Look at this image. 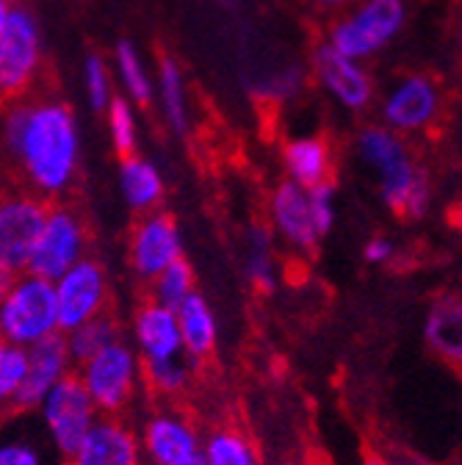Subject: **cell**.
<instances>
[{
    "label": "cell",
    "mask_w": 462,
    "mask_h": 465,
    "mask_svg": "<svg viewBox=\"0 0 462 465\" xmlns=\"http://www.w3.org/2000/svg\"><path fill=\"white\" fill-rule=\"evenodd\" d=\"M0 166L15 186L62 203L81 172V125L55 97H20L0 108Z\"/></svg>",
    "instance_id": "1"
},
{
    "label": "cell",
    "mask_w": 462,
    "mask_h": 465,
    "mask_svg": "<svg viewBox=\"0 0 462 465\" xmlns=\"http://www.w3.org/2000/svg\"><path fill=\"white\" fill-rule=\"evenodd\" d=\"M360 158L379 174L385 205L408 219H421L429 211V181L410 161L404 144L385 128H366L358 139Z\"/></svg>",
    "instance_id": "2"
},
{
    "label": "cell",
    "mask_w": 462,
    "mask_h": 465,
    "mask_svg": "<svg viewBox=\"0 0 462 465\" xmlns=\"http://www.w3.org/2000/svg\"><path fill=\"white\" fill-rule=\"evenodd\" d=\"M75 377L100 416H128L144 393L142 358L125 335L100 349L89 361L78 363Z\"/></svg>",
    "instance_id": "3"
},
{
    "label": "cell",
    "mask_w": 462,
    "mask_h": 465,
    "mask_svg": "<svg viewBox=\"0 0 462 465\" xmlns=\"http://www.w3.org/2000/svg\"><path fill=\"white\" fill-rule=\"evenodd\" d=\"M53 335H62L53 282L31 272H20L0 302V341L31 349Z\"/></svg>",
    "instance_id": "4"
},
{
    "label": "cell",
    "mask_w": 462,
    "mask_h": 465,
    "mask_svg": "<svg viewBox=\"0 0 462 465\" xmlns=\"http://www.w3.org/2000/svg\"><path fill=\"white\" fill-rule=\"evenodd\" d=\"M86 255H89V224L84 213L70 203H50L25 272L53 282Z\"/></svg>",
    "instance_id": "5"
},
{
    "label": "cell",
    "mask_w": 462,
    "mask_h": 465,
    "mask_svg": "<svg viewBox=\"0 0 462 465\" xmlns=\"http://www.w3.org/2000/svg\"><path fill=\"white\" fill-rule=\"evenodd\" d=\"M34 419L42 435L47 438L50 449L64 465V460L75 451V446L84 440V435L100 419V413L94 401L89 399V393L84 391L81 380L70 374L39 401Z\"/></svg>",
    "instance_id": "6"
},
{
    "label": "cell",
    "mask_w": 462,
    "mask_h": 465,
    "mask_svg": "<svg viewBox=\"0 0 462 465\" xmlns=\"http://www.w3.org/2000/svg\"><path fill=\"white\" fill-rule=\"evenodd\" d=\"M39 20L25 6H12L4 36H0V100L12 103L31 92L42 70Z\"/></svg>",
    "instance_id": "7"
},
{
    "label": "cell",
    "mask_w": 462,
    "mask_h": 465,
    "mask_svg": "<svg viewBox=\"0 0 462 465\" xmlns=\"http://www.w3.org/2000/svg\"><path fill=\"white\" fill-rule=\"evenodd\" d=\"M404 25V0H363L349 15L329 28L327 45L346 58H360L382 50Z\"/></svg>",
    "instance_id": "8"
},
{
    "label": "cell",
    "mask_w": 462,
    "mask_h": 465,
    "mask_svg": "<svg viewBox=\"0 0 462 465\" xmlns=\"http://www.w3.org/2000/svg\"><path fill=\"white\" fill-rule=\"evenodd\" d=\"M50 203L20 189H0V266L20 274L28 269Z\"/></svg>",
    "instance_id": "9"
},
{
    "label": "cell",
    "mask_w": 462,
    "mask_h": 465,
    "mask_svg": "<svg viewBox=\"0 0 462 465\" xmlns=\"http://www.w3.org/2000/svg\"><path fill=\"white\" fill-rule=\"evenodd\" d=\"M55 308H59L62 335L108 313L111 308V282L105 266L86 255L59 280H53Z\"/></svg>",
    "instance_id": "10"
},
{
    "label": "cell",
    "mask_w": 462,
    "mask_h": 465,
    "mask_svg": "<svg viewBox=\"0 0 462 465\" xmlns=\"http://www.w3.org/2000/svg\"><path fill=\"white\" fill-rule=\"evenodd\" d=\"M136 430L144 465H189L200 460L202 432L181 407H155Z\"/></svg>",
    "instance_id": "11"
},
{
    "label": "cell",
    "mask_w": 462,
    "mask_h": 465,
    "mask_svg": "<svg viewBox=\"0 0 462 465\" xmlns=\"http://www.w3.org/2000/svg\"><path fill=\"white\" fill-rule=\"evenodd\" d=\"M183 258V232L178 219L166 211L139 216L128 232V266L142 282H152L166 266Z\"/></svg>",
    "instance_id": "12"
},
{
    "label": "cell",
    "mask_w": 462,
    "mask_h": 465,
    "mask_svg": "<svg viewBox=\"0 0 462 465\" xmlns=\"http://www.w3.org/2000/svg\"><path fill=\"white\" fill-rule=\"evenodd\" d=\"M64 465H144L136 424L128 416H100Z\"/></svg>",
    "instance_id": "13"
},
{
    "label": "cell",
    "mask_w": 462,
    "mask_h": 465,
    "mask_svg": "<svg viewBox=\"0 0 462 465\" xmlns=\"http://www.w3.org/2000/svg\"><path fill=\"white\" fill-rule=\"evenodd\" d=\"M269 230L274 239H280L285 247H291L300 255H313L321 236L316 230L310 203H308V189L297 186L294 181H280L271 189L269 197Z\"/></svg>",
    "instance_id": "14"
},
{
    "label": "cell",
    "mask_w": 462,
    "mask_h": 465,
    "mask_svg": "<svg viewBox=\"0 0 462 465\" xmlns=\"http://www.w3.org/2000/svg\"><path fill=\"white\" fill-rule=\"evenodd\" d=\"M28 352V369H25V380L15 404V413H34L39 401L59 385L64 377L75 374V363L70 358V349L64 335H53L31 349Z\"/></svg>",
    "instance_id": "15"
},
{
    "label": "cell",
    "mask_w": 462,
    "mask_h": 465,
    "mask_svg": "<svg viewBox=\"0 0 462 465\" xmlns=\"http://www.w3.org/2000/svg\"><path fill=\"white\" fill-rule=\"evenodd\" d=\"M133 349L139 352L142 363H158V361H175L183 358V341L178 327V313L172 308H163L152 302L150 297L133 311L131 332H128Z\"/></svg>",
    "instance_id": "16"
},
{
    "label": "cell",
    "mask_w": 462,
    "mask_h": 465,
    "mask_svg": "<svg viewBox=\"0 0 462 465\" xmlns=\"http://www.w3.org/2000/svg\"><path fill=\"white\" fill-rule=\"evenodd\" d=\"M313 73L340 105L360 111L371 103L374 84H371L369 73L355 62V58L340 55L327 42L319 45L313 53Z\"/></svg>",
    "instance_id": "17"
},
{
    "label": "cell",
    "mask_w": 462,
    "mask_h": 465,
    "mask_svg": "<svg viewBox=\"0 0 462 465\" xmlns=\"http://www.w3.org/2000/svg\"><path fill=\"white\" fill-rule=\"evenodd\" d=\"M0 465H62L42 435L34 413L0 419Z\"/></svg>",
    "instance_id": "18"
},
{
    "label": "cell",
    "mask_w": 462,
    "mask_h": 465,
    "mask_svg": "<svg viewBox=\"0 0 462 465\" xmlns=\"http://www.w3.org/2000/svg\"><path fill=\"white\" fill-rule=\"evenodd\" d=\"M437 111V92L424 75L404 78L385 100V120L396 131L424 128Z\"/></svg>",
    "instance_id": "19"
},
{
    "label": "cell",
    "mask_w": 462,
    "mask_h": 465,
    "mask_svg": "<svg viewBox=\"0 0 462 465\" xmlns=\"http://www.w3.org/2000/svg\"><path fill=\"white\" fill-rule=\"evenodd\" d=\"M178 327H181V341H183V355L192 363H202L216 352L219 343V324L213 305L202 291H194L192 297H186L178 308Z\"/></svg>",
    "instance_id": "20"
},
{
    "label": "cell",
    "mask_w": 462,
    "mask_h": 465,
    "mask_svg": "<svg viewBox=\"0 0 462 465\" xmlns=\"http://www.w3.org/2000/svg\"><path fill=\"white\" fill-rule=\"evenodd\" d=\"M120 192L125 205L133 213L144 216L161 208L166 194V181L152 161L142 155H128L120 161Z\"/></svg>",
    "instance_id": "21"
},
{
    "label": "cell",
    "mask_w": 462,
    "mask_h": 465,
    "mask_svg": "<svg viewBox=\"0 0 462 465\" xmlns=\"http://www.w3.org/2000/svg\"><path fill=\"white\" fill-rule=\"evenodd\" d=\"M282 166L288 181H294L302 189H313L319 183L332 181V153L319 136H302L288 142L282 147Z\"/></svg>",
    "instance_id": "22"
},
{
    "label": "cell",
    "mask_w": 462,
    "mask_h": 465,
    "mask_svg": "<svg viewBox=\"0 0 462 465\" xmlns=\"http://www.w3.org/2000/svg\"><path fill=\"white\" fill-rule=\"evenodd\" d=\"M427 346L443 361L462 366V300L454 294H443L427 316L424 324Z\"/></svg>",
    "instance_id": "23"
},
{
    "label": "cell",
    "mask_w": 462,
    "mask_h": 465,
    "mask_svg": "<svg viewBox=\"0 0 462 465\" xmlns=\"http://www.w3.org/2000/svg\"><path fill=\"white\" fill-rule=\"evenodd\" d=\"M244 274L250 285L260 294H271L280 280L277 255H274V232L269 224H252L247 230V252H244Z\"/></svg>",
    "instance_id": "24"
},
{
    "label": "cell",
    "mask_w": 462,
    "mask_h": 465,
    "mask_svg": "<svg viewBox=\"0 0 462 465\" xmlns=\"http://www.w3.org/2000/svg\"><path fill=\"white\" fill-rule=\"evenodd\" d=\"M202 465H260L255 443L236 427H216L202 435Z\"/></svg>",
    "instance_id": "25"
},
{
    "label": "cell",
    "mask_w": 462,
    "mask_h": 465,
    "mask_svg": "<svg viewBox=\"0 0 462 465\" xmlns=\"http://www.w3.org/2000/svg\"><path fill=\"white\" fill-rule=\"evenodd\" d=\"M158 92H161V108L169 128L178 136L189 134V97H186V78L175 58L163 55L158 67Z\"/></svg>",
    "instance_id": "26"
},
{
    "label": "cell",
    "mask_w": 462,
    "mask_h": 465,
    "mask_svg": "<svg viewBox=\"0 0 462 465\" xmlns=\"http://www.w3.org/2000/svg\"><path fill=\"white\" fill-rule=\"evenodd\" d=\"M123 335H125L123 322L108 311V313H103V316H97V319H92V322L70 330V332H64V341H67L73 363L78 366V363L89 361L92 355H97L100 349H105L108 343L120 341Z\"/></svg>",
    "instance_id": "27"
},
{
    "label": "cell",
    "mask_w": 462,
    "mask_h": 465,
    "mask_svg": "<svg viewBox=\"0 0 462 465\" xmlns=\"http://www.w3.org/2000/svg\"><path fill=\"white\" fill-rule=\"evenodd\" d=\"M142 371H144V393L155 399H181L194 382L197 363H192L183 355L175 361L142 363Z\"/></svg>",
    "instance_id": "28"
},
{
    "label": "cell",
    "mask_w": 462,
    "mask_h": 465,
    "mask_svg": "<svg viewBox=\"0 0 462 465\" xmlns=\"http://www.w3.org/2000/svg\"><path fill=\"white\" fill-rule=\"evenodd\" d=\"M197 291V274H194V266L186 261V255L181 261H175L172 266H166L152 282H150V291L147 297L163 308H172L175 311L186 297H192Z\"/></svg>",
    "instance_id": "29"
},
{
    "label": "cell",
    "mask_w": 462,
    "mask_h": 465,
    "mask_svg": "<svg viewBox=\"0 0 462 465\" xmlns=\"http://www.w3.org/2000/svg\"><path fill=\"white\" fill-rule=\"evenodd\" d=\"M28 352L20 346L0 341V419L15 413V404L25 380Z\"/></svg>",
    "instance_id": "30"
},
{
    "label": "cell",
    "mask_w": 462,
    "mask_h": 465,
    "mask_svg": "<svg viewBox=\"0 0 462 465\" xmlns=\"http://www.w3.org/2000/svg\"><path fill=\"white\" fill-rule=\"evenodd\" d=\"M113 64H117V73H120V81L123 86L128 89L131 100L147 105L152 100V81L147 75V67H144V58L142 53L136 50L133 42H120L117 50H113Z\"/></svg>",
    "instance_id": "31"
},
{
    "label": "cell",
    "mask_w": 462,
    "mask_h": 465,
    "mask_svg": "<svg viewBox=\"0 0 462 465\" xmlns=\"http://www.w3.org/2000/svg\"><path fill=\"white\" fill-rule=\"evenodd\" d=\"M105 116H108L111 147L117 150V155L120 158L136 155V147H139V125H136L133 105L125 97L113 94V100L105 108Z\"/></svg>",
    "instance_id": "32"
},
{
    "label": "cell",
    "mask_w": 462,
    "mask_h": 465,
    "mask_svg": "<svg viewBox=\"0 0 462 465\" xmlns=\"http://www.w3.org/2000/svg\"><path fill=\"white\" fill-rule=\"evenodd\" d=\"M305 84V73L302 67L291 64V67H282L271 75H263V78H255L252 81V92L260 94L263 100H271V103H282V100H291Z\"/></svg>",
    "instance_id": "33"
},
{
    "label": "cell",
    "mask_w": 462,
    "mask_h": 465,
    "mask_svg": "<svg viewBox=\"0 0 462 465\" xmlns=\"http://www.w3.org/2000/svg\"><path fill=\"white\" fill-rule=\"evenodd\" d=\"M84 89H86L89 105L97 108V111H105L108 103L113 100V94H117V92L111 89L108 64L103 62V55H97V53H89L86 62H84Z\"/></svg>",
    "instance_id": "34"
},
{
    "label": "cell",
    "mask_w": 462,
    "mask_h": 465,
    "mask_svg": "<svg viewBox=\"0 0 462 465\" xmlns=\"http://www.w3.org/2000/svg\"><path fill=\"white\" fill-rule=\"evenodd\" d=\"M308 203H310V213H313L319 236L324 239L335 224V181L308 189Z\"/></svg>",
    "instance_id": "35"
},
{
    "label": "cell",
    "mask_w": 462,
    "mask_h": 465,
    "mask_svg": "<svg viewBox=\"0 0 462 465\" xmlns=\"http://www.w3.org/2000/svg\"><path fill=\"white\" fill-rule=\"evenodd\" d=\"M363 258L374 266H382V263H390L393 261V242L385 239V236H374L369 239V244L363 247Z\"/></svg>",
    "instance_id": "36"
},
{
    "label": "cell",
    "mask_w": 462,
    "mask_h": 465,
    "mask_svg": "<svg viewBox=\"0 0 462 465\" xmlns=\"http://www.w3.org/2000/svg\"><path fill=\"white\" fill-rule=\"evenodd\" d=\"M15 272H9L6 266H0V302H4V297L9 294V288L15 285Z\"/></svg>",
    "instance_id": "37"
},
{
    "label": "cell",
    "mask_w": 462,
    "mask_h": 465,
    "mask_svg": "<svg viewBox=\"0 0 462 465\" xmlns=\"http://www.w3.org/2000/svg\"><path fill=\"white\" fill-rule=\"evenodd\" d=\"M9 12H12V4H6V0H0V36H4L6 20H9Z\"/></svg>",
    "instance_id": "38"
},
{
    "label": "cell",
    "mask_w": 462,
    "mask_h": 465,
    "mask_svg": "<svg viewBox=\"0 0 462 465\" xmlns=\"http://www.w3.org/2000/svg\"><path fill=\"white\" fill-rule=\"evenodd\" d=\"M310 4H316V6H321V9H335V6L346 4V0H310Z\"/></svg>",
    "instance_id": "39"
},
{
    "label": "cell",
    "mask_w": 462,
    "mask_h": 465,
    "mask_svg": "<svg viewBox=\"0 0 462 465\" xmlns=\"http://www.w3.org/2000/svg\"><path fill=\"white\" fill-rule=\"evenodd\" d=\"M216 4H219L221 9H227V12H236V6H239V0H216Z\"/></svg>",
    "instance_id": "40"
},
{
    "label": "cell",
    "mask_w": 462,
    "mask_h": 465,
    "mask_svg": "<svg viewBox=\"0 0 462 465\" xmlns=\"http://www.w3.org/2000/svg\"><path fill=\"white\" fill-rule=\"evenodd\" d=\"M366 465H385V462H382V460H377V457H369V460H366Z\"/></svg>",
    "instance_id": "41"
},
{
    "label": "cell",
    "mask_w": 462,
    "mask_h": 465,
    "mask_svg": "<svg viewBox=\"0 0 462 465\" xmlns=\"http://www.w3.org/2000/svg\"><path fill=\"white\" fill-rule=\"evenodd\" d=\"M189 465H202V460H194V462H189Z\"/></svg>",
    "instance_id": "42"
},
{
    "label": "cell",
    "mask_w": 462,
    "mask_h": 465,
    "mask_svg": "<svg viewBox=\"0 0 462 465\" xmlns=\"http://www.w3.org/2000/svg\"><path fill=\"white\" fill-rule=\"evenodd\" d=\"M6 4H12V6H15V0H6Z\"/></svg>",
    "instance_id": "43"
}]
</instances>
